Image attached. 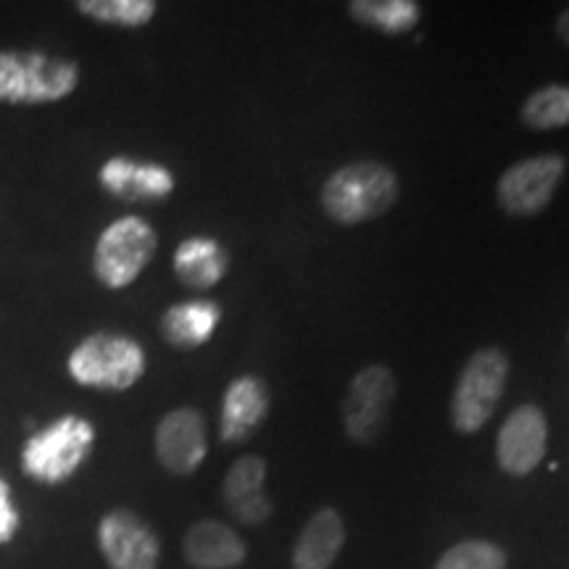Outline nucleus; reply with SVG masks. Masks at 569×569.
Masks as SVG:
<instances>
[{
    "label": "nucleus",
    "mask_w": 569,
    "mask_h": 569,
    "mask_svg": "<svg viewBox=\"0 0 569 569\" xmlns=\"http://www.w3.org/2000/svg\"><path fill=\"white\" fill-rule=\"evenodd\" d=\"M436 569H507V553L488 540H465L451 546Z\"/></svg>",
    "instance_id": "22"
},
{
    "label": "nucleus",
    "mask_w": 569,
    "mask_h": 569,
    "mask_svg": "<svg viewBox=\"0 0 569 569\" xmlns=\"http://www.w3.org/2000/svg\"><path fill=\"white\" fill-rule=\"evenodd\" d=\"M222 322V309L213 301H182L163 311L159 332L177 351H196L209 343Z\"/></svg>",
    "instance_id": "16"
},
{
    "label": "nucleus",
    "mask_w": 569,
    "mask_h": 569,
    "mask_svg": "<svg viewBox=\"0 0 569 569\" xmlns=\"http://www.w3.org/2000/svg\"><path fill=\"white\" fill-rule=\"evenodd\" d=\"M159 248V234L142 217H119L98 234L92 274L109 290H124L146 272Z\"/></svg>",
    "instance_id": "6"
},
{
    "label": "nucleus",
    "mask_w": 569,
    "mask_h": 569,
    "mask_svg": "<svg viewBox=\"0 0 569 569\" xmlns=\"http://www.w3.org/2000/svg\"><path fill=\"white\" fill-rule=\"evenodd\" d=\"M98 182L106 193L124 203L163 201L174 193V174L163 163L140 161L132 156H111L98 169Z\"/></svg>",
    "instance_id": "12"
},
{
    "label": "nucleus",
    "mask_w": 569,
    "mask_h": 569,
    "mask_svg": "<svg viewBox=\"0 0 569 569\" xmlns=\"http://www.w3.org/2000/svg\"><path fill=\"white\" fill-rule=\"evenodd\" d=\"M177 280L190 290H209L230 272V253L213 238H184L172 256Z\"/></svg>",
    "instance_id": "17"
},
{
    "label": "nucleus",
    "mask_w": 569,
    "mask_h": 569,
    "mask_svg": "<svg viewBox=\"0 0 569 569\" xmlns=\"http://www.w3.org/2000/svg\"><path fill=\"white\" fill-rule=\"evenodd\" d=\"M348 17L359 21L361 27L398 38L407 34L422 21V9L415 0H351L346 6Z\"/></svg>",
    "instance_id": "19"
},
{
    "label": "nucleus",
    "mask_w": 569,
    "mask_h": 569,
    "mask_svg": "<svg viewBox=\"0 0 569 569\" xmlns=\"http://www.w3.org/2000/svg\"><path fill=\"white\" fill-rule=\"evenodd\" d=\"M398 193L401 182L393 169L380 161H353L327 177L319 203L336 224L356 227L386 217Z\"/></svg>",
    "instance_id": "1"
},
{
    "label": "nucleus",
    "mask_w": 569,
    "mask_h": 569,
    "mask_svg": "<svg viewBox=\"0 0 569 569\" xmlns=\"http://www.w3.org/2000/svg\"><path fill=\"white\" fill-rule=\"evenodd\" d=\"M269 415V388L261 377L240 375L227 386L219 415V438L234 446L251 440Z\"/></svg>",
    "instance_id": "13"
},
{
    "label": "nucleus",
    "mask_w": 569,
    "mask_h": 569,
    "mask_svg": "<svg viewBox=\"0 0 569 569\" xmlns=\"http://www.w3.org/2000/svg\"><path fill=\"white\" fill-rule=\"evenodd\" d=\"M19 528H21V517H19V509L13 507L11 486L6 482V478H0V546L11 543V540L17 538Z\"/></svg>",
    "instance_id": "23"
},
{
    "label": "nucleus",
    "mask_w": 569,
    "mask_h": 569,
    "mask_svg": "<svg viewBox=\"0 0 569 569\" xmlns=\"http://www.w3.org/2000/svg\"><path fill=\"white\" fill-rule=\"evenodd\" d=\"M267 461L261 457H240L227 469L222 486L224 507L243 525H264L272 517L274 503L264 490Z\"/></svg>",
    "instance_id": "14"
},
{
    "label": "nucleus",
    "mask_w": 569,
    "mask_h": 569,
    "mask_svg": "<svg viewBox=\"0 0 569 569\" xmlns=\"http://www.w3.org/2000/svg\"><path fill=\"white\" fill-rule=\"evenodd\" d=\"M549 446V422L536 403H522L503 419L496 440L498 465L507 475L525 478L546 457Z\"/></svg>",
    "instance_id": "11"
},
{
    "label": "nucleus",
    "mask_w": 569,
    "mask_h": 569,
    "mask_svg": "<svg viewBox=\"0 0 569 569\" xmlns=\"http://www.w3.org/2000/svg\"><path fill=\"white\" fill-rule=\"evenodd\" d=\"M77 11L101 24L138 30V27L151 24L159 6L156 0H80Z\"/></svg>",
    "instance_id": "20"
},
{
    "label": "nucleus",
    "mask_w": 569,
    "mask_h": 569,
    "mask_svg": "<svg viewBox=\"0 0 569 569\" xmlns=\"http://www.w3.org/2000/svg\"><path fill=\"white\" fill-rule=\"evenodd\" d=\"M146 369V348L124 332L113 330L92 332L67 356V372L77 386L106 393H124L138 386Z\"/></svg>",
    "instance_id": "3"
},
{
    "label": "nucleus",
    "mask_w": 569,
    "mask_h": 569,
    "mask_svg": "<svg viewBox=\"0 0 569 569\" xmlns=\"http://www.w3.org/2000/svg\"><path fill=\"white\" fill-rule=\"evenodd\" d=\"M567 163L559 153L522 159L498 177L496 198L509 217H536L557 196Z\"/></svg>",
    "instance_id": "8"
},
{
    "label": "nucleus",
    "mask_w": 569,
    "mask_h": 569,
    "mask_svg": "<svg viewBox=\"0 0 569 569\" xmlns=\"http://www.w3.org/2000/svg\"><path fill=\"white\" fill-rule=\"evenodd\" d=\"M522 122L532 130H557L569 124V88L549 84L540 88L522 106Z\"/></svg>",
    "instance_id": "21"
},
{
    "label": "nucleus",
    "mask_w": 569,
    "mask_h": 569,
    "mask_svg": "<svg viewBox=\"0 0 569 569\" xmlns=\"http://www.w3.org/2000/svg\"><path fill=\"white\" fill-rule=\"evenodd\" d=\"M80 63L48 51H0V103H59L80 88Z\"/></svg>",
    "instance_id": "4"
},
{
    "label": "nucleus",
    "mask_w": 569,
    "mask_h": 569,
    "mask_svg": "<svg viewBox=\"0 0 569 569\" xmlns=\"http://www.w3.org/2000/svg\"><path fill=\"white\" fill-rule=\"evenodd\" d=\"M153 448L159 465L174 478H188L203 465L209 453V430L206 419L196 407L167 411L156 427Z\"/></svg>",
    "instance_id": "10"
},
{
    "label": "nucleus",
    "mask_w": 569,
    "mask_h": 569,
    "mask_svg": "<svg viewBox=\"0 0 569 569\" xmlns=\"http://www.w3.org/2000/svg\"><path fill=\"white\" fill-rule=\"evenodd\" d=\"M346 543L343 517L336 509H319L306 522L293 546V569H330Z\"/></svg>",
    "instance_id": "18"
},
{
    "label": "nucleus",
    "mask_w": 569,
    "mask_h": 569,
    "mask_svg": "<svg viewBox=\"0 0 569 569\" xmlns=\"http://www.w3.org/2000/svg\"><path fill=\"white\" fill-rule=\"evenodd\" d=\"M182 553L196 569H232L246 561V543L217 519H201L184 532Z\"/></svg>",
    "instance_id": "15"
},
{
    "label": "nucleus",
    "mask_w": 569,
    "mask_h": 569,
    "mask_svg": "<svg viewBox=\"0 0 569 569\" xmlns=\"http://www.w3.org/2000/svg\"><path fill=\"white\" fill-rule=\"evenodd\" d=\"M557 32H559V38L569 46V6H567L565 11H561V17L557 21Z\"/></svg>",
    "instance_id": "24"
},
{
    "label": "nucleus",
    "mask_w": 569,
    "mask_h": 569,
    "mask_svg": "<svg viewBox=\"0 0 569 569\" xmlns=\"http://www.w3.org/2000/svg\"><path fill=\"white\" fill-rule=\"evenodd\" d=\"M509 372V356L498 346L478 348L469 356L451 396V422L457 432L475 436L488 425L498 401L507 393Z\"/></svg>",
    "instance_id": "5"
},
{
    "label": "nucleus",
    "mask_w": 569,
    "mask_h": 569,
    "mask_svg": "<svg viewBox=\"0 0 569 569\" xmlns=\"http://www.w3.org/2000/svg\"><path fill=\"white\" fill-rule=\"evenodd\" d=\"M96 446V425L82 415H61L34 430L19 451V467L32 482L61 486L80 472Z\"/></svg>",
    "instance_id": "2"
},
{
    "label": "nucleus",
    "mask_w": 569,
    "mask_h": 569,
    "mask_svg": "<svg viewBox=\"0 0 569 569\" xmlns=\"http://www.w3.org/2000/svg\"><path fill=\"white\" fill-rule=\"evenodd\" d=\"M396 390V375L388 365H369L353 375L340 403V419L353 443H372L386 430Z\"/></svg>",
    "instance_id": "7"
},
{
    "label": "nucleus",
    "mask_w": 569,
    "mask_h": 569,
    "mask_svg": "<svg viewBox=\"0 0 569 569\" xmlns=\"http://www.w3.org/2000/svg\"><path fill=\"white\" fill-rule=\"evenodd\" d=\"M98 549L111 569H159L161 540L130 509L106 511L98 522Z\"/></svg>",
    "instance_id": "9"
}]
</instances>
